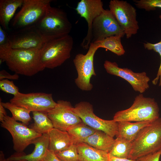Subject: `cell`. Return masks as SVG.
Masks as SVG:
<instances>
[{
	"label": "cell",
	"instance_id": "cell-30",
	"mask_svg": "<svg viewBox=\"0 0 161 161\" xmlns=\"http://www.w3.org/2000/svg\"><path fill=\"white\" fill-rule=\"evenodd\" d=\"M144 47L145 49L148 50H153L157 52L160 57V63L156 77L152 81V83L154 85L157 84L159 79V86H161V40L159 42L155 43L152 44L149 42L144 43Z\"/></svg>",
	"mask_w": 161,
	"mask_h": 161
},
{
	"label": "cell",
	"instance_id": "cell-22",
	"mask_svg": "<svg viewBox=\"0 0 161 161\" xmlns=\"http://www.w3.org/2000/svg\"><path fill=\"white\" fill-rule=\"evenodd\" d=\"M151 122L142 121L132 123L124 121L117 122L118 133L116 137H121L132 142L140 131Z\"/></svg>",
	"mask_w": 161,
	"mask_h": 161
},
{
	"label": "cell",
	"instance_id": "cell-26",
	"mask_svg": "<svg viewBox=\"0 0 161 161\" xmlns=\"http://www.w3.org/2000/svg\"><path fill=\"white\" fill-rule=\"evenodd\" d=\"M132 142L124 138L117 137L109 154L114 157L129 159L132 149Z\"/></svg>",
	"mask_w": 161,
	"mask_h": 161
},
{
	"label": "cell",
	"instance_id": "cell-29",
	"mask_svg": "<svg viewBox=\"0 0 161 161\" xmlns=\"http://www.w3.org/2000/svg\"><path fill=\"white\" fill-rule=\"evenodd\" d=\"M134 4L139 9L150 11L157 8H161V0H134Z\"/></svg>",
	"mask_w": 161,
	"mask_h": 161
},
{
	"label": "cell",
	"instance_id": "cell-20",
	"mask_svg": "<svg viewBox=\"0 0 161 161\" xmlns=\"http://www.w3.org/2000/svg\"><path fill=\"white\" fill-rule=\"evenodd\" d=\"M24 0H0V23L5 30H9L10 22L17 9L21 7Z\"/></svg>",
	"mask_w": 161,
	"mask_h": 161
},
{
	"label": "cell",
	"instance_id": "cell-24",
	"mask_svg": "<svg viewBox=\"0 0 161 161\" xmlns=\"http://www.w3.org/2000/svg\"><path fill=\"white\" fill-rule=\"evenodd\" d=\"M96 130L82 122L69 128L67 131L73 144L76 145L84 142L85 140Z\"/></svg>",
	"mask_w": 161,
	"mask_h": 161
},
{
	"label": "cell",
	"instance_id": "cell-7",
	"mask_svg": "<svg viewBox=\"0 0 161 161\" xmlns=\"http://www.w3.org/2000/svg\"><path fill=\"white\" fill-rule=\"evenodd\" d=\"M109 10L124 31L127 38L137 33L139 29L136 9L126 1L111 0Z\"/></svg>",
	"mask_w": 161,
	"mask_h": 161
},
{
	"label": "cell",
	"instance_id": "cell-1",
	"mask_svg": "<svg viewBox=\"0 0 161 161\" xmlns=\"http://www.w3.org/2000/svg\"><path fill=\"white\" fill-rule=\"evenodd\" d=\"M41 50L0 49V61L16 74L32 76L45 69L40 60Z\"/></svg>",
	"mask_w": 161,
	"mask_h": 161
},
{
	"label": "cell",
	"instance_id": "cell-8",
	"mask_svg": "<svg viewBox=\"0 0 161 161\" xmlns=\"http://www.w3.org/2000/svg\"><path fill=\"white\" fill-rule=\"evenodd\" d=\"M1 125L11 134L13 148L17 153L23 152L28 145L32 144L35 139L42 135L7 115L4 117L1 122Z\"/></svg>",
	"mask_w": 161,
	"mask_h": 161
},
{
	"label": "cell",
	"instance_id": "cell-36",
	"mask_svg": "<svg viewBox=\"0 0 161 161\" xmlns=\"http://www.w3.org/2000/svg\"><path fill=\"white\" fill-rule=\"evenodd\" d=\"M109 161H139V160H134L129 159L118 158L112 156L109 154Z\"/></svg>",
	"mask_w": 161,
	"mask_h": 161
},
{
	"label": "cell",
	"instance_id": "cell-11",
	"mask_svg": "<svg viewBox=\"0 0 161 161\" xmlns=\"http://www.w3.org/2000/svg\"><path fill=\"white\" fill-rule=\"evenodd\" d=\"M14 104L25 108L30 112L47 113L56 105L52 94L44 92L27 94L19 92L10 100Z\"/></svg>",
	"mask_w": 161,
	"mask_h": 161
},
{
	"label": "cell",
	"instance_id": "cell-4",
	"mask_svg": "<svg viewBox=\"0 0 161 161\" xmlns=\"http://www.w3.org/2000/svg\"><path fill=\"white\" fill-rule=\"evenodd\" d=\"M129 159L137 160L161 149V117L143 128L132 142Z\"/></svg>",
	"mask_w": 161,
	"mask_h": 161
},
{
	"label": "cell",
	"instance_id": "cell-6",
	"mask_svg": "<svg viewBox=\"0 0 161 161\" xmlns=\"http://www.w3.org/2000/svg\"><path fill=\"white\" fill-rule=\"evenodd\" d=\"M52 0H24L20 10L11 20L14 30L35 25L44 15Z\"/></svg>",
	"mask_w": 161,
	"mask_h": 161
},
{
	"label": "cell",
	"instance_id": "cell-38",
	"mask_svg": "<svg viewBox=\"0 0 161 161\" xmlns=\"http://www.w3.org/2000/svg\"><path fill=\"white\" fill-rule=\"evenodd\" d=\"M16 161H27L26 160H18Z\"/></svg>",
	"mask_w": 161,
	"mask_h": 161
},
{
	"label": "cell",
	"instance_id": "cell-3",
	"mask_svg": "<svg viewBox=\"0 0 161 161\" xmlns=\"http://www.w3.org/2000/svg\"><path fill=\"white\" fill-rule=\"evenodd\" d=\"M160 109L154 98L145 97L140 94L135 98L129 108L119 111L114 114L113 120L120 122H152L160 117Z\"/></svg>",
	"mask_w": 161,
	"mask_h": 161
},
{
	"label": "cell",
	"instance_id": "cell-18",
	"mask_svg": "<svg viewBox=\"0 0 161 161\" xmlns=\"http://www.w3.org/2000/svg\"><path fill=\"white\" fill-rule=\"evenodd\" d=\"M49 140L48 149L56 154L73 144L67 131L53 128L48 133Z\"/></svg>",
	"mask_w": 161,
	"mask_h": 161
},
{
	"label": "cell",
	"instance_id": "cell-34",
	"mask_svg": "<svg viewBox=\"0 0 161 161\" xmlns=\"http://www.w3.org/2000/svg\"><path fill=\"white\" fill-rule=\"evenodd\" d=\"M19 78L18 74L15 73L11 75L4 70H2L0 71V80L4 79L17 80Z\"/></svg>",
	"mask_w": 161,
	"mask_h": 161
},
{
	"label": "cell",
	"instance_id": "cell-28",
	"mask_svg": "<svg viewBox=\"0 0 161 161\" xmlns=\"http://www.w3.org/2000/svg\"><path fill=\"white\" fill-rule=\"evenodd\" d=\"M61 161H79L76 145L72 144L69 148L55 154Z\"/></svg>",
	"mask_w": 161,
	"mask_h": 161
},
{
	"label": "cell",
	"instance_id": "cell-10",
	"mask_svg": "<svg viewBox=\"0 0 161 161\" xmlns=\"http://www.w3.org/2000/svg\"><path fill=\"white\" fill-rule=\"evenodd\" d=\"M73 110L82 122L93 129L103 131L113 137L117 134V122L113 119L105 120L97 116L94 113L92 105L89 102H80L73 107Z\"/></svg>",
	"mask_w": 161,
	"mask_h": 161
},
{
	"label": "cell",
	"instance_id": "cell-39",
	"mask_svg": "<svg viewBox=\"0 0 161 161\" xmlns=\"http://www.w3.org/2000/svg\"><path fill=\"white\" fill-rule=\"evenodd\" d=\"M159 18H160V19L161 20V15H160V16H159Z\"/></svg>",
	"mask_w": 161,
	"mask_h": 161
},
{
	"label": "cell",
	"instance_id": "cell-17",
	"mask_svg": "<svg viewBox=\"0 0 161 161\" xmlns=\"http://www.w3.org/2000/svg\"><path fill=\"white\" fill-rule=\"evenodd\" d=\"M34 149L30 154H26L22 153H17L7 158L13 161L26 160L27 161H42L48 149L49 140L48 133L42 134L32 142Z\"/></svg>",
	"mask_w": 161,
	"mask_h": 161
},
{
	"label": "cell",
	"instance_id": "cell-16",
	"mask_svg": "<svg viewBox=\"0 0 161 161\" xmlns=\"http://www.w3.org/2000/svg\"><path fill=\"white\" fill-rule=\"evenodd\" d=\"M103 7L101 0H81L77 4L75 10L78 14L85 18L88 25L87 34L81 44L84 49L89 48L92 39L93 22L104 10Z\"/></svg>",
	"mask_w": 161,
	"mask_h": 161
},
{
	"label": "cell",
	"instance_id": "cell-15",
	"mask_svg": "<svg viewBox=\"0 0 161 161\" xmlns=\"http://www.w3.org/2000/svg\"><path fill=\"white\" fill-rule=\"evenodd\" d=\"M103 66L108 73L124 79L136 92L142 94L149 87L148 82L150 79L145 72H134L128 68H120L116 63L108 60L105 61Z\"/></svg>",
	"mask_w": 161,
	"mask_h": 161
},
{
	"label": "cell",
	"instance_id": "cell-23",
	"mask_svg": "<svg viewBox=\"0 0 161 161\" xmlns=\"http://www.w3.org/2000/svg\"><path fill=\"white\" fill-rule=\"evenodd\" d=\"M123 36L122 35L112 36L92 43L98 49L104 48L118 56H121L125 52L121 42V38Z\"/></svg>",
	"mask_w": 161,
	"mask_h": 161
},
{
	"label": "cell",
	"instance_id": "cell-21",
	"mask_svg": "<svg viewBox=\"0 0 161 161\" xmlns=\"http://www.w3.org/2000/svg\"><path fill=\"white\" fill-rule=\"evenodd\" d=\"M114 142L113 137L103 131L96 130L84 142L96 149L109 153Z\"/></svg>",
	"mask_w": 161,
	"mask_h": 161
},
{
	"label": "cell",
	"instance_id": "cell-2",
	"mask_svg": "<svg viewBox=\"0 0 161 161\" xmlns=\"http://www.w3.org/2000/svg\"><path fill=\"white\" fill-rule=\"evenodd\" d=\"M35 25L45 42L69 35L72 28L66 13L50 5L43 17Z\"/></svg>",
	"mask_w": 161,
	"mask_h": 161
},
{
	"label": "cell",
	"instance_id": "cell-25",
	"mask_svg": "<svg viewBox=\"0 0 161 161\" xmlns=\"http://www.w3.org/2000/svg\"><path fill=\"white\" fill-rule=\"evenodd\" d=\"M34 123L30 126L36 132L43 134L48 133L54 128L53 123L47 113L39 112H32Z\"/></svg>",
	"mask_w": 161,
	"mask_h": 161
},
{
	"label": "cell",
	"instance_id": "cell-35",
	"mask_svg": "<svg viewBox=\"0 0 161 161\" xmlns=\"http://www.w3.org/2000/svg\"><path fill=\"white\" fill-rule=\"evenodd\" d=\"M42 161H61L53 151L48 149Z\"/></svg>",
	"mask_w": 161,
	"mask_h": 161
},
{
	"label": "cell",
	"instance_id": "cell-33",
	"mask_svg": "<svg viewBox=\"0 0 161 161\" xmlns=\"http://www.w3.org/2000/svg\"><path fill=\"white\" fill-rule=\"evenodd\" d=\"M161 154L160 151L150 154L138 159L139 161H159Z\"/></svg>",
	"mask_w": 161,
	"mask_h": 161
},
{
	"label": "cell",
	"instance_id": "cell-12",
	"mask_svg": "<svg viewBox=\"0 0 161 161\" xmlns=\"http://www.w3.org/2000/svg\"><path fill=\"white\" fill-rule=\"evenodd\" d=\"M9 35L13 49H41L45 43L35 25L14 30Z\"/></svg>",
	"mask_w": 161,
	"mask_h": 161
},
{
	"label": "cell",
	"instance_id": "cell-32",
	"mask_svg": "<svg viewBox=\"0 0 161 161\" xmlns=\"http://www.w3.org/2000/svg\"><path fill=\"white\" fill-rule=\"evenodd\" d=\"M10 48L9 35L0 26V49Z\"/></svg>",
	"mask_w": 161,
	"mask_h": 161
},
{
	"label": "cell",
	"instance_id": "cell-14",
	"mask_svg": "<svg viewBox=\"0 0 161 161\" xmlns=\"http://www.w3.org/2000/svg\"><path fill=\"white\" fill-rule=\"evenodd\" d=\"M73 108L69 101L63 100L57 101L55 106L47 113L54 128L67 131L69 128L82 122Z\"/></svg>",
	"mask_w": 161,
	"mask_h": 161
},
{
	"label": "cell",
	"instance_id": "cell-37",
	"mask_svg": "<svg viewBox=\"0 0 161 161\" xmlns=\"http://www.w3.org/2000/svg\"><path fill=\"white\" fill-rule=\"evenodd\" d=\"M7 115L5 108L3 107L0 101V121L1 122L4 117Z\"/></svg>",
	"mask_w": 161,
	"mask_h": 161
},
{
	"label": "cell",
	"instance_id": "cell-19",
	"mask_svg": "<svg viewBox=\"0 0 161 161\" xmlns=\"http://www.w3.org/2000/svg\"><path fill=\"white\" fill-rule=\"evenodd\" d=\"M79 161H109V154L83 142L76 145Z\"/></svg>",
	"mask_w": 161,
	"mask_h": 161
},
{
	"label": "cell",
	"instance_id": "cell-40",
	"mask_svg": "<svg viewBox=\"0 0 161 161\" xmlns=\"http://www.w3.org/2000/svg\"><path fill=\"white\" fill-rule=\"evenodd\" d=\"M160 152V154H161V149H160V150L159 151Z\"/></svg>",
	"mask_w": 161,
	"mask_h": 161
},
{
	"label": "cell",
	"instance_id": "cell-27",
	"mask_svg": "<svg viewBox=\"0 0 161 161\" xmlns=\"http://www.w3.org/2000/svg\"><path fill=\"white\" fill-rule=\"evenodd\" d=\"M0 101L3 107L11 112L12 117L16 121H19L24 124L27 125L31 120L30 113L31 112L27 109L16 106L10 102H2Z\"/></svg>",
	"mask_w": 161,
	"mask_h": 161
},
{
	"label": "cell",
	"instance_id": "cell-13",
	"mask_svg": "<svg viewBox=\"0 0 161 161\" xmlns=\"http://www.w3.org/2000/svg\"><path fill=\"white\" fill-rule=\"evenodd\" d=\"M91 43L103 40L112 36L125 33L109 10H105L94 20L92 28Z\"/></svg>",
	"mask_w": 161,
	"mask_h": 161
},
{
	"label": "cell",
	"instance_id": "cell-31",
	"mask_svg": "<svg viewBox=\"0 0 161 161\" xmlns=\"http://www.w3.org/2000/svg\"><path fill=\"white\" fill-rule=\"evenodd\" d=\"M0 89L2 91L14 96L19 92L18 87L15 85L13 81L7 79L0 80Z\"/></svg>",
	"mask_w": 161,
	"mask_h": 161
},
{
	"label": "cell",
	"instance_id": "cell-5",
	"mask_svg": "<svg viewBox=\"0 0 161 161\" xmlns=\"http://www.w3.org/2000/svg\"><path fill=\"white\" fill-rule=\"evenodd\" d=\"M73 43L69 34L45 42L40 54V60L45 68L54 69L69 59Z\"/></svg>",
	"mask_w": 161,
	"mask_h": 161
},
{
	"label": "cell",
	"instance_id": "cell-9",
	"mask_svg": "<svg viewBox=\"0 0 161 161\" xmlns=\"http://www.w3.org/2000/svg\"><path fill=\"white\" fill-rule=\"evenodd\" d=\"M98 49L92 43L89 45L87 53L77 54L73 62L77 71L78 76L75 79V83L80 89L90 91L93 86L90 79L93 76H96L94 67V57Z\"/></svg>",
	"mask_w": 161,
	"mask_h": 161
}]
</instances>
